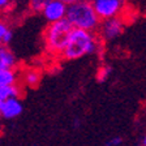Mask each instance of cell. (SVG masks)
Instances as JSON below:
<instances>
[{
  "label": "cell",
  "instance_id": "cell-1",
  "mask_svg": "<svg viewBox=\"0 0 146 146\" xmlns=\"http://www.w3.org/2000/svg\"><path fill=\"white\" fill-rule=\"evenodd\" d=\"M99 46V38L94 35V31L72 27L60 55L65 60H76L97 52Z\"/></svg>",
  "mask_w": 146,
  "mask_h": 146
},
{
  "label": "cell",
  "instance_id": "cell-2",
  "mask_svg": "<svg viewBox=\"0 0 146 146\" xmlns=\"http://www.w3.org/2000/svg\"><path fill=\"white\" fill-rule=\"evenodd\" d=\"M65 18L72 27L89 31L98 30L100 24V18L95 13L91 0H77L72 4H68Z\"/></svg>",
  "mask_w": 146,
  "mask_h": 146
},
{
  "label": "cell",
  "instance_id": "cell-3",
  "mask_svg": "<svg viewBox=\"0 0 146 146\" xmlns=\"http://www.w3.org/2000/svg\"><path fill=\"white\" fill-rule=\"evenodd\" d=\"M70 30H72V25L67 21V18L50 22L43 34L47 51L51 55H60Z\"/></svg>",
  "mask_w": 146,
  "mask_h": 146
},
{
  "label": "cell",
  "instance_id": "cell-4",
  "mask_svg": "<svg viewBox=\"0 0 146 146\" xmlns=\"http://www.w3.org/2000/svg\"><path fill=\"white\" fill-rule=\"evenodd\" d=\"M95 13L100 20L119 16L124 7V0H91Z\"/></svg>",
  "mask_w": 146,
  "mask_h": 146
},
{
  "label": "cell",
  "instance_id": "cell-5",
  "mask_svg": "<svg viewBox=\"0 0 146 146\" xmlns=\"http://www.w3.org/2000/svg\"><path fill=\"white\" fill-rule=\"evenodd\" d=\"M123 29H124V21L119 16L100 20V24L98 26L99 36L103 40H112L117 38L121 34Z\"/></svg>",
  "mask_w": 146,
  "mask_h": 146
},
{
  "label": "cell",
  "instance_id": "cell-6",
  "mask_svg": "<svg viewBox=\"0 0 146 146\" xmlns=\"http://www.w3.org/2000/svg\"><path fill=\"white\" fill-rule=\"evenodd\" d=\"M67 7L68 4H65L61 0H50L48 3L44 5V8L42 9L40 13L48 22H55L65 18Z\"/></svg>",
  "mask_w": 146,
  "mask_h": 146
},
{
  "label": "cell",
  "instance_id": "cell-7",
  "mask_svg": "<svg viewBox=\"0 0 146 146\" xmlns=\"http://www.w3.org/2000/svg\"><path fill=\"white\" fill-rule=\"evenodd\" d=\"M22 103L18 98H8L3 100V106L0 108V115L4 119H15L22 113Z\"/></svg>",
  "mask_w": 146,
  "mask_h": 146
},
{
  "label": "cell",
  "instance_id": "cell-8",
  "mask_svg": "<svg viewBox=\"0 0 146 146\" xmlns=\"http://www.w3.org/2000/svg\"><path fill=\"white\" fill-rule=\"evenodd\" d=\"M17 65V59L15 54L9 48L3 47L0 48V69H9V68H16Z\"/></svg>",
  "mask_w": 146,
  "mask_h": 146
},
{
  "label": "cell",
  "instance_id": "cell-9",
  "mask_svg": "<svg viewBox=\"0 0 146 146\" xmlns=\"http://www.w3.org/2000/svg\"><path fill=\"white\" fill-rule=\"evenodd\" d=\"M17 80H18V74L15 70V68L0 69V86L15 85V84H17Z\"/></svg>",
  "mask_w": 146,
  "mask_h": 146
},
{
  "label": "cell",
  "instance_id": "cell-10",
  "mask_svg": "<svg viewBox=\"0 0 146 146\" xmlns=\"http://www.w3.org/2000/svg\"><path fill=\"white\" fill-rule=\"evenodd\" d=\"M21 94V89L17 84L15 85H7V86H0V99L5 100L8 98H18Z\"/></svg>",
  "mask_w": 146,
  "mask_h": 146
},
{
  "label": "cell",
  "instance_id": "cell-11",
  "mask_svg": "<svg viewBox=\"0 0 146 146\" xmlns=\"http://www.w3.org/2000/svg\"><path fill=\"white\" fill-rule=\"evenodd\" d=\"M24 81L27 86H36L40 81V73L35 69H29L24 73Z\"/></svg>",
  "mask_w": 146,
  "mask_h": 146
},
{
  "label": "cell",
  "instance_id": "cell-12",
  "mask_svg": "<svg viewBox=\"0 0 146 146\" xmlns=\"http://www.w3.org/2000/svg\"><path fill=\"white\" fill-rule=\"evenodd\" d=\"M50 0H29V9L33 13H39Z\"/></svg>",
  "mask_w": 146,
  "mask_h": 146
},
{
  "label": "cell",
  "instance_id": "cell-13",
  "mask_svg": "<svg viewBox=\"0 0 146 146\" xmlns=\"http://www.w3.org/2000/svg\"><path fill=\"white\" fill-rule=\"evenodd\" d=\"M110 73H111V68H110V67H103V68H100L99 72H98V76H97V77H98V81H100V82L106 81V80L108 78Z\"/></svg>",
  "mask_w": 146,
  "mask_h": 146
},
{
  "label": "cell",
  "instance_id": "cell-14",
  "mask_svg": "<svg viewBox=\"0 0 146 146\" xmlns=\"http://www.w3.org/2000/svg\"><path fill=\"white\" fill-rule=\"evenodd\" d=\"M12 38H13V33L11 30H7V33L4 34V36H3V39H1V44H8V43H11V40H12Z\"/></svg>",
  "mask_w": 146,
  "mask_h": 146
},
{
  "label": "cell",
  "instance_id": "cell-15",
  "mask_svg": "<svg viewBox=\"0 0 146 146\" xmlns=\"http://www.w3.org/2000/svg\"><path fill=\"white\" fill-rule=\"evenodd\" d=\"M121 143H123V140L120 137H113L112 140H110L108 142H107V145L108 146H117V145H121Z\"/></svg>",
  "mask_w": 146,
  "mask_h": 146
},
{
  "label": "cell",
  "instance_id": "cell-16",
  "mask_svg": "<svg viewBox=\"0 0 146 146\" xmlns=\"http://www.w3.org/2000/svg\"><path fill=\"white\" fill-rule=\"evenodd\" d=\"M7 30H8V26L5 25V22L0 21V43H1V39H3L4 34L7 33Z\"/></svg>",
  "mask_w": 146,
  "mask_h": 146
},
{
  "label": "cell",
  "instance_id": "cell-17",
  "mask_svg": "<svg viewBox=\"0 0 146 146\" xmlns=\"http://www.w3.org/2000/svg\"><path fill=\"white\" fill-rule=\"evenodd\" d=\"M12 4V0H0V11H5Z\"/></svg>",
  "mask_w": 146,
  "mask_h": 146
},
{
  "label": "cell",
  "instance_id": "cell-18",
  "mask_svg": "<svg viewBox=\"0 0 146 146\" xmlns=\"http://www.w3.org/2000/svg\"><path fill=\"white\" fill-rule=\"evenodd\" d=\"M61 1H64L65 4H72V3H74V1H77V0H61Z\"/></svg>",
  "mask_w": 146,
  "mask_h": 146
},
{
  "label": "cell",
  "instance_id": "cell-19",
  "mask_svg": "<svg viewBox=\"0 0 146 146\" xmlns=\"http://www.w3.org/2000/svg\"><path fill=\"white\" fill-rule=\"evenodd\" d=\"M142 143H143V145H145V146H146V136H145V137H143V140H142Z\"/></svg>",
  "mask_w": 146,
  "mask_h": 146
},
{
  "label": "cell",
  "instance_id": "cell-20",
  "mask_svg": "<svg viewBox=\"0 0 146 146\" xmlns=\"http://www.w3.org/2000/svg\"><path fill=\"white\" fill-rule=\"evenodd\" d=\"M1 106H3V100L0 99V108H1Z\"/></svg>",
  "mask_w": 146,
  "mask_h": 146
},
{
  "label": "cell",
  "instance_id": "cell-21",
  "mask_svg": "<svg viewBox=\"0 0 146 146\" xmlns=\"http://www.w3.org/2000/svg\"><path fill=\"white\" fill-rule=\"evenodd\" d=\"M0 48H1V43H0Z\"/></svg>",
  "mask_w": 146,
  "mask_h": 146
}]
</instances>
